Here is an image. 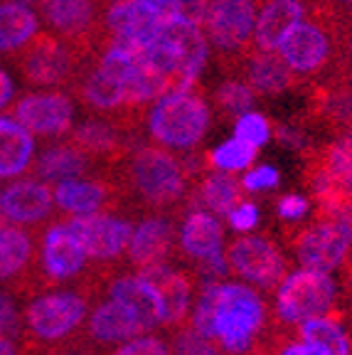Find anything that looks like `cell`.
Segmentation results:
<instances>
[{
  "label": "cell",
  "mask_w": 352,
  "mask_h": 355,
  "mask_svg": "<svg viewBox=\"0 0 352 355\" xmlns=\"http://www.w3.org/2000/svg\"><path fill=\"white\" fill-rule=\"evenodd\" d=\"M207 35L204 28L177 15H168L160 33L141 55L155 74L163 96L193 89L207 64Z\"/></svg>",
  "instance_id": "3957f363"
},
{
  "label": "cell",
  "mask_w": 352,
  "mask_h": 355,
  "mask_svg": "<svg viewBox=\"0 0 352 355\" xmlns=\"http://www.w3.org/2000/svg\"><path fill=\"white\" fill-rule=\"evenodd\" d=\"M0 355H17L15 340H10V338H0Z\"/></svg>",
  "instance_id": "7dc6e473"
},
{
  "label": "cell",
  "mask_w": 352,
  "mask_h": 355,
  "mask_svg": "<svg viewBox=\"0 0 352 355\" xmlns=\"http://www.w3.org/2000/svg\"><path fill=\"white\" fill-rule=\"evenodd\" d=\"M12 96H15V82H12V77L8 74V69L0 67V111L10 106Z\"/></svg>",
  "instance_id": "bcb514c9"
},
{
  "label": "cell",
  "mask_w": 352,
  "mask_h": 355,
  "mask_svg": "<svg viewBox=\"0 0 352 355\" xmlns=\"http://www.w3.org/2000/svg\"><path fill=\"white\" fill-rule=\"evenodd\" d=\"M17 299L20 296L12 288L0 284V338H22V309Z\"/></svg>",
  "instance_id": "d590c367"
},
{
  "label": "cell",
  "mask_w": 352,
  "mask_h": 355,
  "mask_svg": "<svg viewBox=\"0 0 352 355\" xmlns=\"http://www.w3.org/2000/svg\"><path fill=\"white\" fill-rule=\"evenodd\" d=\"M109 3H111V0H109Z\"/></svg>",
  "instance_id": "9f6ffc18"
},
{
  "label": "cell",
  "mask_w": 352,
  "mask_h": 355,
  "mask_svg": "<svg viewBox=\"0 0 352 355\" xmlns=\"http://www.w3.org/2000/svg\"><path fill=\"white\" fill-rule=\"evenodd\" d=\"M234 136L242 141H249V144H254V146H264V144H269L274 131H271V121L264 114L244 111L242 116L234 119Z\"/></svg>",
  "instance_id": "8d00e7d4"
},
{
  "label": "cell",
  "mask_w": 352,
  "mask_h": 355,
  "mask_svg": "<svg viewBox=\"0 0 352 355\" xmlns=\"http://www.w3.org/2000/svg\"><path fill=\"white\" fill-rule=\"evenodd\" d=\"M3 222H6V217H3V215H0V225H3Z\"/></svg>",
  "instance_id": "11a10c76"
},
{
  "label": "cell",
  "mask_w": 352,
  "mask_h": 355,
  "mask_svg": "<svg viewBox=\"0 0 352 355\" xmlns=\"http://www.w3.org/2000/svg\"><path fill=\"white\" fill-rule=\"evenodd\" d=\"M94 269H89V257L74 232L60 220L42 232L37 244V264H35V294L42 288L64 286L87 279Z\"/></svg>",
  "instance_id": "ba28073f"
},
{
  "label": "cell",
  "mask_w": 352,
  "mask_h": 355,
  "mask_svg": "<svg viewBox=\"0 0 352 355\" xmlns=\"http://www.w3.org/2000/svg\"><path fill=\"white\" fill-rule=\"evenodd\" d=\"M279 55L296 74L308 77V74L320 72L333 57L331 30L315 17L301 20L279 44Z\"/></svg>",
  "instance_id": "d6986e66"
},
{
  "label": "cell",
  "mask_w": 352,
  "mask_h": 355,
  "mask_svg": "<svg viewBox=\"0 0 352 355\" xmlns=\"http://www.w3.org/2000/svg\"><path fill=\"white\" fill-rule=\"evenodd\" d=\"M82 57L84 50L79 44L67 42L50 30H39L15 52V67L25 84L52 89L74 84L82 72Z\"/></svg>",
  "instance_id": "8992f818"
},
{
  "label": "cell",
  "mask_w": 352,
  "mask_h": 355,
  "mask_svg": "<svg viewBox=\"0 0 352 355\" xmlns=\"http://www.w3.org/2000/svg\"><path fill=\"white\" fill-rule=\"evenodd\" d=\"M347 261H352V250H350V254H347Z\"/></svg>",
  "instance_id": "db71d44e"
},
{
  "label": "cell",
  "mask_w": 352,
  "mask_h": 355,
  "mask_svg": "<svg viewBox=\"0 0 352 355\" xmlns=\"http://www.w3.org/2000/svg\"><path fill=\"white\" fill-rule=\"evenodd\" d=\"M177 244H180V254L193 264L222 254L225 227H222L220 217L207 210H200V207L187 210V215L180 222Z\"/></svg>",
  "instance_id": "d4e9b609"
},
{
  "label": "cell",
  "mask_w": 352,
  "mask_h": 355,
  "mask_svg": "<svg viewBox=\"0 0 352 355\" xmlns=\"http://www.w3.org/2000/svg\"><path fill=\"white\" fill-rule=\"evenodd\" d=\"M35 178L44 180V183H62L69 178H84L89 173L96 171L94 161L89 158L84 150H79L69 141H57V144L44 146L42 153L35 158V163L30 166Z\"/></svg>",
  "instance_id": "484cf974"
},
{
  "label": "cell",
  "mask_w": 352,
  "mask_h": 355,
  "mask_svg": "<svg viewBox=\"0 0 352 355\" xmlns=\"http://www.w3.org/2000/svg\"><path fill=\"white\" fill-rule=\"evenodd\" d=\"M35 158V133L17 119L0 114V178H20Z\"/></svg>",
  "instance_id": "f546056e"
},
{
  "label": "cell",
  "mask_w": 352,
  "mask_h": 355,
  "mask_svg": "<svg viewBox=\"0 0 352 355\" xmlns=\"http://www.w3.org/2000/svg\"><path fill=\"white\" fill-rule=\"evenodd\" d=\"M244 74H247L249 87L261 96H279L283 92H291L298 84V74L276 50L247 52Z\"/></svg>",
  "instance_id": "f1b7e54d"
},
{
  "label": "cell",
  "mask_w": 352,
  "mask_h": 355,
  "mask_svg": "<svg viewBox=\"0 0 352 355\" xmlns=\"http://www.w3.org/2000/svg\"><path fill=\"white\" fill-rule=\"evenodd\" d=\"M244 195L247 190H244L242 180H237L227 171H212L200 178V183L187 193V202H193V207L207 210L217 217H227L239 202L247 200Z\"/></svg>",
  "instance_id": "4316f807"
},
{
  "label": "cell",
  "mask_w": 352,
  "mask_h": 355,
  "mask_svg": "<svg viewBox=\"0 0 352 355\" xmlns=\"http://www.w3.org/2000/svg\"><path fill=\"white\" fill-rule=\"evenodd\" d=\"M209 0H173L170 15H177L182 20H190L200 28H204V17H207Z\"/></svg>",
  "instance_id": "7bdbcfd3"
},
{
  "label": "cell",
  "mask_w": 352,
  "mask_h": 355,
  "mask_svg": "<svg viewBox=\"0 0 352 355\" xmlns=\"http://www.w3.org/2000/svg\"><path fill=\"white\" fill-rule=\"evenodd\" d=\"M256 28V0H209L204 17L207 42L225 57L247 55Z\"/></svg>",
  "instance_id": "7c38bea8"
},
{
  "label": "cell",
  "mask_w": 352,
  "mask_h": 355,
  "mask_svg": "<svg viewBox=\"0 0 352 355\" xmlns=\"http://www.w3.org/2000/svg\"><path fill=\"white\" fill-rule=\"evenodd\" d=\"M288 247L303 269L331 274L342 266L352 250V222L342 217H315L306 227L288 232Z\"/></svg>",
  "instance_id": "9c48e42d"
},
{
  "label": "cell",
  "mask_w": 352,
  "mask_h": 355,
  "mask_svg": "<svg viewBox=\"0 0 352 355\" xmlns=\"http://www.w3.org/2000/svg\"><path fill=\"white\" fill-rule=\"evenodd\" d=\"M342 139H345V141H347V144H350V146H352V126H350V128H347V133H345V136H342Z\"/></svg>",
  "instance_id": "f907efd6"
},
{
  "label": "cell",
  "mask_w": 352,
  "mask_h": 355,
  "mask_svg": "<svg viewBox=\"0 0 352 355\" xmlns=\"http://www.w3.org/2000/svg\"><path fill=\"white\" fill-rule=\"evenodd\" d=\"M106 291L111 299L121 301L123 306L133 311L138 321L143 323L146 331H158L163 328V309L155 294L153 284L138 272H111L106 277Z\"/></svg>",
  "instance_id": "cb8c5ba5"
},
{
  "label": "cell",
  "mask_w": 352,
  "mask_h": 355,
  "mask_svg": "<svg viewBox=\"0 0 352 355\" xmlns=\"http://www.w3.org/2000/svg\"><path fill=\"white\" fill-rule=\"evenodd\" d=\"M146 3H150L153 8H158L160 12H168L170 15V6H173V0H146Z\"/></svg>",
  "instance_id": "c3c4849f"
},
{
  "label": "cell",
  "mask_w": 352,
  "mask_h": 355,
  "mask_svg": "<svg viewBox=\"0 0 352 355\" xmlns=\"http://www.w3.org/2000/svg\"><path fill=\"white\" fill-rule=\"evenodd\" d=\"M170 355H227L217 340L200 333L193 323H182L170 336Z\"/></svg>",
  "instance_id": "e575fe53"
},
{
  "label": "cell",
  "mask_w": 352,
  "mask_h": 355,
  "mask_svg": "<svg viewBox=\"0 0 352 355\" xmlns=\"http://www.w3.org/2000/svg\"><path fill=\"white\" fill-rule=\"evenodd\" d=\"M193 173L187 163L173 155L166 146H138L128 153V161L121 171V188L131 190L133 198L153 212L173 210L187 198Z\"/></svg>",
  "instance_id": "277c9868"
},
{
  "label": "cell",
  "mask_w": 352,
  "mask_h": 355,
  "mask_svg": "<svg viewBox=\"0 0 352 355\" xmlns=\"http://www.w3.org/2000/svg\"><path fill=\"white\" fill-rule=\"evenodd\" d=\"M281 173L271 166H256L247 168V175L242 178V185L247 193H264V190L279 188Z\"/></svg>",
  "instance_id": "ab89813d"
},
{
  "label": "cell",
  "mask_w": 352,
  "mask_h": 355,
  "mask_svg": "<svg viewBox=\"0 0 352 355\" xmlns=\"http://www.w3.org/2000/svg\"><path fill=\"white\" fill-rule=\"evenodd\" d=\"M187 323L225 348L227 355H247L269 328V304L242 282L202 284Z\"/></svg>",
  "instance_id": "6da1fadb"
},
{
  "label": "cell",
  "mask_w": 352,
  "mask_h": 355,
  "mask_svg": "<svg viewBox=\"0 0 352 355\" xmlns=\"http://www.w3.org/2000/svg\"><path fill=\"white\" fill-rule=\"evenodd\" d=\"M35 264L37 242L22 225H0V284L12 288L17 296L35 294Z\"/></svg>",
  "instance_id": "2e32d148"
},
{
  "label": "cell",
  "mask_w": 352,
  "mask_h": 355,
  "mask_svg": "<svg viewBox=\"0 0 352 355\" xmlns=\"http://www.w3.org/2000/svg\"><path fill=\"white\" fill-rule=\"evenodd\" d=\"M109 355H170V345L166 338L153 336V333H141L136 338L126 340L121 345H114Z\"/></svg>",
  "instance_id": "f35d334b"
},
{
  "label": "cell",
  "mask_w": 352,
  "mask_h": 355,
  "mask_svg": "<svg viewBox=\"0 0 352 355\" xmlns=\"http://www.w3.org/2000/svg\"><path fill=\"white\" fill-rule=\"evenodd\" d=\"M306 212H308V200L303 198V195L291 193L276 200V215H279V220L288 222V225L306 217Z\"/></svg>",
  "instance_id": "b9f144b4"
},
{
  "label": "cell",
  "mask_w": 352,
  "mask_h": 355,
  "mask_svg": "<svg viewBox=\"0 0 352 355\" xmlns=\"http://www.w3.org/2000/svg\"><path fill=\"white\" fill-rule=\"evenodd\" d=\"M276 139L279 144H283L286 148H306V136L303 131H298L296 126H279L276 128Z\"/></svg>",
  "instance_id": "ee69618b"
},
{
  "label": "cell",
  "mask_w": 352,
  "mask_h": 355,
  "mask_svg": "<svg viewBox=\"0 0 352 355\" xmlns=\"http://www.w3.org/2000/svg\"><path fill=\"white\" fill-rule=\"evenodd\" d=\"M141 333L148 331H146L143 323L138 321L136 313L128 306H123L121 301L109 296L106 301L94 306L91 313H89L84 340L94 348H114V345H121L126 340L136 338Z\"/></svg>",
  "instance_id": "603a6c76"
},
{
  "label": "cell",
  "mask_w": 352,
  "mask_h": 355,
  "mask_svg": "<svg viewBox=\"0 0 352 355\" xmlns=\"http://www.w3.org/2000/svg\"><path fill=\"white\" fill-rule=\"evenodd\" d=\"M264 345L271 350V355H323L315 345L306 343V340H296V331L293 328H283L281 331H271L264 338Z\"/></svg>",
  "instance_id": "74e56055"
},
{
  "label": "cell",
  "mask_w": 352,
  "mask_h": 355,
  "mask_svg": "<svg viewBox=\"0 0 352 355\" xmlns=\"http://www.w3.org/2000/svg\"><path fill=\"white\" fill-rule=\"evenodd\" d=\"M67 227L87 252L94 269L101 272H116L114 266L128 254L133 227L128 217L111 215V212H94V215L64 217Z\"/></svg>",
  "instance_id": "8fae6325"
},
{
  "label": "cell",
  "mask_w": 352,
  "mask_h": 355,
  "mask_svg": "<svg viewBox=\"0 0 352 355\" xmlns=\"http://www.w3.org/2000/svg\"><path fill=\"white\" fill-rule=\"evenodd\" d=\"M256 153H259V146H254L249 141H242L234 136V139L225 141L222 146L209 150L204 155V161H207V168H212V171L239 173L252 168V163L256 161Z\"/></svg>",
  "instance_id": "d6a6232c"
},
{
  "label": "cell",
  "mask_w": 352,
  "mask_h": 355,
  "mask_svg": "<svg viewBox=\"0 0 352 355\" xmlns=\"http://www.w3.org/2000/svg\"><path fill=\"white\" fill-rule=\"evenodd\" d=\"M146 126L153 144L170 150H193L212 126V109L193 89L173 92L155 99Z\"/></svg>",
  "instance_id": "5b68a950"
},
{
  "label": "cell",
  "mask_w": 352,
  "mask_h": 355,
  "mask_svg": "<svg viewBox=\"0 0 352 355\" xmlns=\"http://www.w3.org/2000/svg\"><path fill=\"white\" fill-rule=\"evenodd\" d=\"M293 331L298 333V338L306 343L315 345L323 355H352V338L345 331L342 321L335 313H323L303 321L301 326H296Z\"/></svg>",
  "instance_id": "1f68e13d"
},
{
  "label": "cell",
  "mask_w": 352,
  "mask_h": 355,
  "mask_svg": "<svg viewBox=\"0 0 352 355\" xmlns=\"http://www.w3.org/2000/svg\"><path fill=\"white\" fill-rule=\"evenodd\" d=\"M37 355H94V345H89L87 340H77V343L62 345V348L42 350Z\"/></svg>",
  "instance_id": "f6af8a7d"
},
{
  "label": "cell",
  "mask_w": 352,
  "mask_h": 355,
  "mask_svg": "<svg viewBox=\"0 0 352 355\" xmlns=\"http://www.w3.org/2000/svg\"><path fill=\"white\" fill-rule=\"evenodd\" d=\"M227 222H229V227L234 232H249V230H254L259 225V207L254 205V202H249V200H244V202H239L227 215Z\"/></svg>",
  "instance_id": "60d3db41"
},
{
  "label": "cell",
  "mask_w": 352,
  "mask_h": 355,
  "mask_svg": "<svg viewBox=\"0 0 352 355\" xmlns=\"http://www.w3.org/2000/svg\"><path fill=\"white\" fill-rule=\"evenodd\" d=\"M55 210V190L39 178H17L0 190V215L12 225L37 227Z\"/></svg>",
  "instance_id": "ffe728a7"
},
{
  "label": "cell",
  "mask_w": 352,
  "mask_h": 355,
  "mask_svg": "<svg viewBox=\"0 0 352 355\" xmlns=\"http://www.w3.org/2000/svg\"><path fill=\"white\" fill-rule=\"evenodd\" d=\"M175 250V225L168 212H150L141 217L128 244V266L133 272L168 264Z\"/></svg>",
  "instance_id": "7402d4cb"
},
{
  "label": "cell",
  "mask_w": 352,
  "mask_h": 355,
  "mask_svg": "<svg viewBox=\"0 0 352 355\" xmlns=\"http://www.w3.org/2000/svg\"><path fill=\"white\" fill-rule=\"evenodd\" d=\"M138 274H143L158 294L160 309H163V328L175 331L177 326H182L195 301V274L170 264L148 266Z\"/></svg>",
  "instance_id": "44dd1931"
},
{
  "label": "cell",
  "mask_w": 352,
  "mask_h": 355,
  "mask_svg": "<svg viewBox=\"0 0 352 355\" xmlns=\"http://www.w3.org/2000/svg\"><path fill=\"white\" fill-rule=\"evenodd\" d=\"M347 84H350V92H352V69H350V74H347Z\"/></svg>",
  "instance_id": "816d5d0a"
},
{
  "label": "cell",
  "mask_w": 352,
  "mask_h": 355,
  "mask_svg": "<svg viewBox=\"0 0 352 355\" xmlns=\"http://www.w3.org/2000/svg\"><path fill=\"white\" fill-rule=\"evenodd\" d=\"M121 205L118 178H69L55 188V207L67 217L111 212Z\"/></svg>",
  "instance_id": "ac0fdd59"
},
{
  "label": "cell",
  "mask_w": 352,
  "mask_h": 355,
  "mask_svg": "<svg viewBox=\"0 0 352 355\" xmlns=\"http://www.w3.org/2000/svg\"><path fill=\"white\" fill-rule=\"evenodd\" d=\"M227 266L234 279L261 291H276L288 277V259L269 234H242L231 239L225 252Z\"/></svg>",
  "instance_id": "30bf717a"
},
{
  "label": "cell",
  "mask_w": 352,
  "mask_h": 355,
  "mask_svg": "<svg viewBox=\"0 0 352 355\" xmlns=\"http://www.w3.org/2000/svg\"><path fill=\"white\" fill-rule=\"evenodd\" d=\"M335 296L337 288L331 274L301 266L274 291V316L279 318V326L296 328L308 318L335 311Z\"/></svg>",
  "instance_id": "52a82bcc"
},
{
  "label": "cell",
  "mask_w": 352,
  "mask_h": 355,
  "mask_svg": "<svg viewBox=\"0 0 352 355\" xmlns=\"http://www.w3.org/2000/svg\"><path fill=\"white\" fill-rule=\"evenodd\" d=\"M254 101H256V92L249 87V82H242V79H227L215 92L217 109L229 119H237L244 111H252Z\"/></svg>",
  "instance_id": "836d02e7"
},
{
  "label": "cell",
  "mask_w": 352,
  "mask_h": 355,
  "mask_svg": "<svg viewBox=\"0 0 352 355\" xmlns=\"http://www.w3.org/2000/svg\"><path fill=\"white\" fill-rule=\"evenodd\" d=\"M109 274L94 269L77 284L42 288L28 296L22 309V355H37L42 350L84 340L91 301Z\"/></svg>",
  "instance_id": "7a4b0ae2"
},
{
  "label": "cell",
  "mask_w": 352,
  "mask_h": 355,
  "mask_svg": "<svg viewBox=\"0 0 352 355\" xmlns=\"http://www.w3.org/2000/svg\"><path fill=\"white\" fill-rule=\"evenodd\" d=\"M347 47H350V55H352V37H350V44H347Z\"/></svg>",
  "instance_id": "f5cc1de1"
},
{
  "label": "cell",
  "mask_w": 352,
  "mask_h": 355,
  "mask_svg": "<svg viewBox=\"0 0 352 355\" xmlns=\"http://www.w3.org/2000/svg\"><path fill=\"white\" fill-rule=\"evenodd\" d=\"M10 116L35 136L57 139L72 131L77 104L67 92H30L12 104Z\"/></svg>",
  "instance_id": "5bb4252c"
},
{
  "label": "cell",
  "mask_w": 352,
  "mask_h": 355,
  "mask_svg": "<svg viewBox=\"0 0 352 355\" xmlns=\"http://www.w3.org/2000/svg\"><path fill=\"white\" fill-rule=\"evenodd\" d=\"M168 12H160L146 0H111L104 15L109 42L143 50L160 33Z\"/></svg>",
  "instance_id": "9a60e30c"
},
{
  "label": "cell",
  "mask_w": 352,
  "mask_h": 355,
  "mask_svg": "<svg viewBox=\"0 0 352 355\" xmlns=\"http://www.w3.org/2000/svg\"><path fill=\"white\" fill-rule=\"evenodd\" d=\"M247 355H271V350L266 348V345H264V340H261V343L256 345V348H254L252 353H247Z\"/></svg>",
  "instance_id": "681fc988"
},
{
  "label": "cell",
  "mask_w": 352,
  "mask_h": 355,
  "mask_svg": "<svg viewBox=\"0 0 352 355\" xmlns=\"http://www.w3.org/2000/svg\"><path fill=\"white\" fill-rule=\"evenodd\" d=\"M126 123L118 119L94 114L87 121L72 126V131L67 133V141L84 150L94 163L116 168L131 153V139L126 136Z\"/></svg>",
  "instance_id": "e0dca14e"
},
{
  "label": "cell",
  "mask_w": 352,
  "mask_h": 355,
  "mask_svg": "<svg viewBox=\"0 0 352 355\" xmlns=\"http://www.w3.org/2000/svg\"><path fill=\"white\" fill-rule=\"evenodd\" d=\"M35 6L50 33L79 44L84 52L99 40V28H104L99 25L101 0H37Z\"/></svg>",
  "instance_id": "4fadbf2b"
},
{
  "label": "cell",
  "mask_w": 352,
  "mask_h": 355,
  "mask_svg": "<svg viewBox=\"0 0 352 355\" xmlns=\"http://www.w3.org/2000/svg\"><path fill=\"white\" fill-rule=\"evenodd\" d=\"M306 17L303 0H264L261 10L256 12L254 28V44L259 50H279L288 33Z\"/></svg>",
  "instance_id": "83f0119b"
},
{
  "label": "cell",
  "mask_w": 352,
  "mask_h": 355,
  "mask_svg": "<svg viewBox=\"0 0 352 355\" xmlns=\"http://www.w3.org/2000/svg\"><path fill=\"white\" fill-rule=\"evenodd\" d=\"M39 33V15L20 0H0V55H15Z\"/></svg>",
  "instance_id": "4dcf8cb0"
}]
</instances>
